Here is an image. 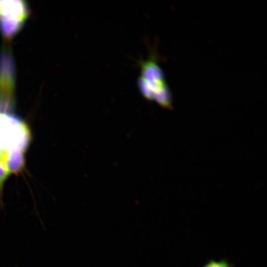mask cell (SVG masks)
Instances as JSON below:
<instances>
[{
	"mask_svg": "<svg viewBox=\"0 0 267 267\" xmlns=\"http://www.w3.org/2000/svg\"><path fill=\"white\" fill-rule=\"evenodd\" d=\"M10 174L5 166L0 162V198L2 195L3 183Z\"/></svg>",
	"mask_w": 267,
	"mask_h": 267,
	"instance_id": "5",
	"label": "cell"
},
{
	"mask_svg": "<svg viewBox=\"0 0 267 267\" xmlns=\"http://www.w3.org/2000/svg\"><path fill=\"white\" fill-rule=\"evenodd\" d=\"M203 267H232V266L227 260L222 259L218 261L211 260Z\"/></svg>",
	"mask_w": 267,
	"mask_h": 267,
	"instance_id": "6",
	"label": "cell"
},
{
	"mask_svg": "<svg viewBox=\"0 0 267 267\" xmlns=\"http://www.w3.org/2000/svg\"><path fill=\"white\" fill-rule=\"evenodd\" d=\"M28 9L23 0H0V29L6 37L15 35L28 16Z\"/></svg>",
	"mask_w": 267,
	"mask_h": 267,
	"instance_id": "3",
	"label": "cell"
},
{
	"mask_svg": "<svg viewBox=\"0 0 267 267\" xmlns=\"http://www.w3.org/2000/svg\"><path fill=\"white\" fill-rule=\"evenodd\" d=\"M24 151L15 149L9 151L4 157L2 163L10 173L17 174L25 165Z\"/></svg>",
	"mask_w": 267,
	"mask_h": 267,
	"instance_id": "4",
	"label": "cell"
},
{
	"mask_svg": "<svg viewBox=\"0 0 267 267\" xmlns=\"http://www.w3.org/2000/svg\"><path fill=\"white\" fill-rule=\"evenodd\" d=\"M29 133L24 124L10 115L0 112V160L6 151H25Z\"/></svg>",
	"mask_w": 267,
	"mask_h": 267,
	"instance_id": "2",
	"label": "cell"
},
{
	"mask_svg": "<svg viewBox=\"0 0 267 267\" xmlns=\"http://www.w3.org/2000/svg\"><path fill=\"white\" fill-rule=\"evenodd\" d=\"M140 76L151 90L155 100L161 106L171 107L172 96L166 83L164 73L158 65L154 52L150 53L146 60H139Z\"/></svg>",
	"mask_w": 267,
	"mask_h": 267,
	"instance_id": "1",
	"label": "cell"
}]
</instances>
